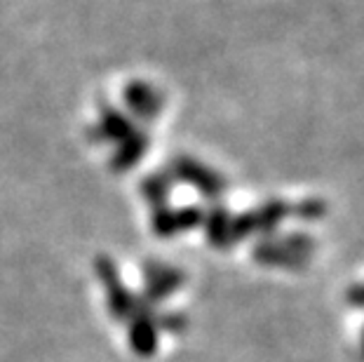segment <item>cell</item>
<instances>
[{
    "instance_id": "13",
    "label": "cell",
    "mask_w": 364,
    "mask_h": 362,
    "mask_svg": "<svg viewBox=\"0 0 364 362\" xmlns=\"http://www.w3.org/2000/svg\"><path fill=\"white\" fill-rule=\"evenodd\" d=\"M348 302L358 308H364V284H355L353 289H348Z\"/></svg>"
},
{
    "instance_id": "7",
    "label": "cell",
    "mask_w": 364,
    "mask_h": 362,
    "mask_svg": "<svg viewBox=\"0 0 364 362\" xmlns=\"http://www.w3.org/2000/svg\"><path fill=\"white\" fill-rule=\"evenodd\" d=\"M146 149H149V137L144 132H132L129 137L120 142L118 151L113 156V169H129L139 163V158L144 156Z\"/></svg>"
},
{
    "instance_id": "6",
    "label": "cell",
    "mask_w": 364,
    "mask_h": 362,
    "mask_svg": "<svg viewBox=\"0 0 364 362\" xmlns=\"http://www.w3.org/2000/svg\"><path fill=\"white\" fill-rule=\"evenodd\" d=\"M205 228L207 238L214 247H228L230 245V214L223 205H212L205 212Z\"/></svg>"
},
{
    "instance_id": "9",
    "label": "cell",
    "mask_w": 364,
    "mask_h": 362,
    "mask_svg": "<svg viewBox=\"0 0 364 362\" xmlns=\"http://www.w3.org/2000/svg\"><path fill=\"white\" fill-rule=\"evenodd\" d=\"M172 176L169 174H151L149 179L141 183V191L146 200L153 205V207H165L167 203V196H169V188H172Z\"/></svg>"
},
{
    "instance_id": "1",
    "label": "cell",
    "mask_w": 364,
    "mask_h": 362,
    "mask_svg": "<svg viewBox=\"0 0 364 362\" xmlns=\"http://www.w3.org/2000/svg\"><path fill=\"white\" fill-rule=\"evenodd\" d=\"M169 176H172V181L179 179V181L191 183L193 188H198L200 193L212 200L223 196V191H226V179H223L219 172H214L212 167L193 160L191 156L174 158L172 167H169Z\"/></svg>"
},
{
    "instance_id": "2",
    "label": "cell",
    "mask_w": 364,
    "mask_h": 362,
    "mask_svg": "<svg viewBox=\"0 0 364 362\" xmlns=\"http://www.w3.org/2000/svg\"><path fill=\"white\" fill-rule=\"evenodd\" d=\"M125 104L129 106V111L141 120H153L162 111V106H165L162 97L151 85L139 82V80L129 82L125 87Z\"/></svg>"
},
{
    "instance_id": "8",
    "label": "cell",
    "mask_w": 364,
    "mask_h": 362,
    "mask_svg": "<svg viewBox=\"0 0 364 362\" xmlns=\"http://www.w3.org/2000/svg\"><path fill=\"white\" fill-rule=\"evenodd\" d=\"M181 282H183V273L174 271V268L151 266V271H149V294L153 299L167 297L169 292H174V287H179Z\"/></svg>"
},
{
    "instance_id": "4",
    "label": "cell",
    "mask_w": 364,
    "mask_h": 362,
    "mask_svg": "<svg viewBox=\"0 0 364 362\" xmlns=\"http://www.w3.org/2000/svg\"><path fill=\"white\" fill-rule=\"evenodd\" d=\"M134 132L132 122L120 111L111 109V106H102V122L97 127L90 129V137H95V142H122L125 137Z\"/></svg>"
},
{
    "instance_id": "10",
    "label": "cell",
    "mask_w": 364,
    "mask_h": 362,
    "mask_svg": "<svg viewBox=\"0 0 364 362\" xmlns=\"http://www.w3.org/2000/svg\"><path fill=\"white\" fill-rule=\"evenodd\" d=\"M327 214V203L320 198H304L291 207V217L301 221H320Z\"/></svg>"
},
{
    "instance_id": "3",
    "label": "cell",
    "mask_w": 364,
    "mask_h": 362,
    "mask_svg": "<svg viewBox=\"0 0 364 362\" xmlns=\"http://www.w3.org/2000/svg\"><path fill=\"white\" fill-rule=\"evenodd\" d=\"M254 259L259 264H266V266H284V268H304L308 264L306 257L301 254L291 252L289 247H284L280 240H263L259 245H254Z\"/></svg>"
},
{
    "instance_id": "5",
    "label": "cell",
    "mask_w": 364,
    "mask_h": 362,
    "mask_svg": "<svg viewBox=\"0 0 364 362\" xmlns=\"http://www.w3.org/2000/svg\"><path fill=\"white\" fill-rule=\"evenodd\" d=\"M254 214H257L259 233L270 238L277 230V226H280V223L291 214V205L284 203V200H280V198H273V200H266L259 210H254Z\"/></svg>"
},
{
    "instance_id": "12",
    "label": "cell",
    "mask_w": 364,
    "mask_h": 362,
    "mask_svg": "<svg viewBox=\"0 0 364 362\" xmlns=\"http://www.w3.org/2000/svg\"><path fill=\"white\" fill-rule=\"evenodd\" d=\"M280 243L284 245V247H289L291 252H296V254H301V257H306V259L311 257V252L317 247V243L306 233H287Z\"/></svg>"
},
{
    "instance_id": "11",
    "label": "cell",
    "mask_w": 364,
    "mask_h": 362,
    "mask_svg": "<svg viewBox=\"0 0 364 362\" xmlns=\"http://www.w3.org/2000/svg\"><path fill=\"white\" fill-rule=\"evenodd\" d=\"M254 233H259L257 228V214L252 212H245V214H237L235 219H230V245L245 240Z\"/></svg>"
}]
</instances>
